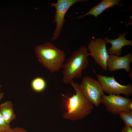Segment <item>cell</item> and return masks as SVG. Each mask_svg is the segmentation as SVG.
Here are the masks:
<instances>
[{"label":"cell","instance_id":"cell-1","mask_svg":"<svg viewBox=\"0 0 132 132\" xmlns=\"http://www.w3.org/2000/svg\"><path fill=\"white\" fill-rule=\"evenodd\" d=\"M70 84L76 93L70 97L62 94L65 98L66 109L63 117L66 119L72 121L82 119L90 113L94 108L93 105L84 97L79 84L73 80Z\"/></svg>","mask_w":132,"mask_h":132},{"label":"cell","instance_id":"cell-2","mask_svg":"<svg viewBox=\"0 0 132 132\" xmlns=\"http://www.w3.org/2000/svg\"><path fill=\"white\" fill-rule=\"evenodd\" d=\"M34 52L39 62L50 73L58 72L62 68L66 54L51 42H46L37 45Z\"/></svg>","mask_w":132,"mask_h":132},{"label":"cell","instance_id":"cell-3","mask_svg":"<svg viewBox=\"0 0 132 132\" xmlns=\"http://www.w3.org/2000/svg\"><path fill=\"white\" fill-rule=\"evenodd\" d=\"M88 50L86 46H81L66 59L62 67V80L64 83L70 84L74 79L81 77L83 71L89 64V54Z\"/></svg>","mask_w":132,"mask_h":132},{"label":"cell","instance_id":"cell-4","mask_svg":"<svg viewBox=\"0 0 132 132\" xmlns=\"http://www.w3.org/2000/svg\"><path fill=\"white\" fill-rule=\"evenodd\" d=\"M79 85L83 94L87 99L93 105L99 107L104 92L98 80L90 76H85L82 78Z\"/></svg>","mask_w":132,"mask_h":132},{"label":"cell","instance_id":"cell-5","mask_svg":"<svg viewBox=\"0 0 132 132\" xmlns=\"http://www.w3.org/2000/svg\"><path fill=\"white\" fill-rule=\"evenodd\" d=\"M97 80L100 84L104 92L108 95L122 94L128 97L132 95V86L129 83L125 85L121 84L114 76L109 77L98 74L94 70Z\"/></svg>","mask_w":132,"mask_h":132},{"label":"cell","instance_id":"cell-6","mask_svg":"<svg viewBox=\"0 0 132 132\" xmlns=\"http://www.w3.org/2000/svg\"><path fill=\"white\" fill-rule=\"evenodd\" d=\"M86 0H58L55 3H51V7H55L56 12L54 22L56 26L52 41L57 39L59 37L65 22V17L67 11L73 5L78 2H84Z\"/></svg>","mask_w":132,"mask_h":132},{"label":"cell","instance_id":"cell-7","mask_svg":"<svg viewBox=\"0 0 132 132\" xmlns=\"http://www.w3.org/2000/svg\"><path fill=\"white\" fill-rule=\"evenodd\" d=\"M132 101V99L124 97L120 95L114 94L105 95L102 96L101 103L105 106L108 111L114 115L119 114L121 111H129V104Z\"/></svg>","mask_w":132,"mask_h":132},{"label":"cell","instance_id":"cell-8","mask_svg":"<svg viewBox=\"0 0 132 132\" xmlns=\"http://www.w3.org/2000/svg\"><path fill=\"white\" fill-rule=\"evenodd\" d=\"M106 43L101 38L91 40L87 48L89 55L94 59L95 63L105 71L107 69V62L109 55L106 48Z\"/></svg>","mask_w":132,"mask_h":132},{"label":"cell","instance_id":"cell-9","mask_svg":"<svg viewBox=\"0 0 132 132\" xmlns=\"http://www.w3.org/2000/svg\"><path fill=\"white\" fill-rule=\"evenodd\" d=\"M132 62L131 53L121 56L116 55H109L107 62V67L109 70L112 72L123 69L126 72H129L131 70L130 64Z\"/></svg>","mask_w":132,"mask_h":132},{"label":"cell","instance_id":"cell-10","mask_svg":"<svg viewBox=\"0 0 132 132\" xmlns=\"http://www.w3.org/2000/svg\"><path fill=\"white\" fill-rule=\"evenodd\" d=\"M127 33H120L118 34L119 37L115 39H110L107 37L104 38L106 43L111 44V46L107 50V51L109 55H116L120 56L122 52V48L126 45H132V41L126 39L125 36Z\"/></svg>","mask_w":132,"mask_h":132},{"label":"cell","instance_id":"cell-11","mask_svg":"<svg viewBox=\"0 0 132 132\" xmlns=\"http://www.w3.org/2000/svg\"><path fill=\"white\" fill-rule=\"evenodd\" d=\"M122 1L121 0H103L97 5L93 7L86 14L78 17L77 18L81 19L89 15H93L96 17L106 9L115 5L120 6L123 5V4L119 3V2Z\"/></svg>","mask_w":132,"mask_h":132},{"label":"cell","instance_id":"cell-12","mask_svg":"<svg viewBox=\"0 0 132 132\" xmlns=\"http://www.w3.org/2000/svg\"><path fill=\"white\" fill-rule=\"evenodd\" d=\"M0 112L6 122L10 124L16 117L13 104L8 100L2 103L0 105Z\"/></svg>","mask_w":132,"mask_h":132},{"label":"cell","instance_id":"cell-13","mask_svg":"<svg viewBox=\"0 0 132 132\" xmlns=\"http://www.w3.org/2000/svg\"><path fill=\"white\" fill-rule=\"evenodd\" d=\"M31 86L32 89L34 92L40 93L44 91L47 86L46 81L43 78L37 77L32 81Z\"/></svg>","mask_w":132,"mask_h":132},{"label":"cell","instance_id":"cell-14","mask_svg":"<svg viewBox=\"0 0 132 132\" xmlns=\"http://www.w3.org/2000/svg\"><path fill=\"white\" fill-rule=\"evenodd\" d=\"M119 114L125 126L132 127V111H121Z\"/></svg>","mask_w":132,"mask_h":132},{"label":"cell","instance_id":"cell-15","mask_svg":"<svg viewBox=\"0 0 132 132\" xmlns=\"http://www.w3.org/2000/svg\"><path fill=\"white\" fill-rule=\"evenodd\" d=\"M11 127L5 121L0 112V132H5Z\"/></svg>","mask_w":132,"mask_h":132},{"label":"cell","instance_id":"cell-16","mask_svg":"<svg viewBox=\"0 0 132 132\" xmlns=\"http://www.w3.org/2000/svg\"><path fill=\"white\" fill-rule=\"evenodd\" d=\"M5 132H30L27 131L23 127H16L13 128H11Z\"/></svg>","mask_w":132,"mask_h":132},{"label":"cell","instance_id":"cell-17","mask_svg":"<svg viewBox=\"0 0 132 132\" xmlns=\"http://www.w3.org/2000/svg\"><path fill=\"white\" fill-rule=\"evenodd\" d=\"M121 132H132V127L125 126L123 128Z\"/></svg>","mask_w":132,"mask_h":132},{"label":"cell","instance_id":"cell-18","mask_svg":"<svg viewBox=\"0 0 132 132\" xmlns=\"http://www.w3.org/2000/svg\"><path fill=\"white\" fill-rule=\"evenodd\" d=\"M4 93L3 92L0 93V101L3 98L4 96Z\"/></svg>","mask_w":132,"mask_h":132},{"label":"cell","instance_id":"cell-19","mask_svg":"<svg viewBox=\"0 0 132 132\" xmlns=\"http://www.w3.org/2000/svg\"><path fill=\"white\" fill-rule=\"evenodd\" d=\"M1 87H2L1 85H0V91L1 90Z\"/></svg>","mask_w":132,"mask_h":132}]
</instances>
